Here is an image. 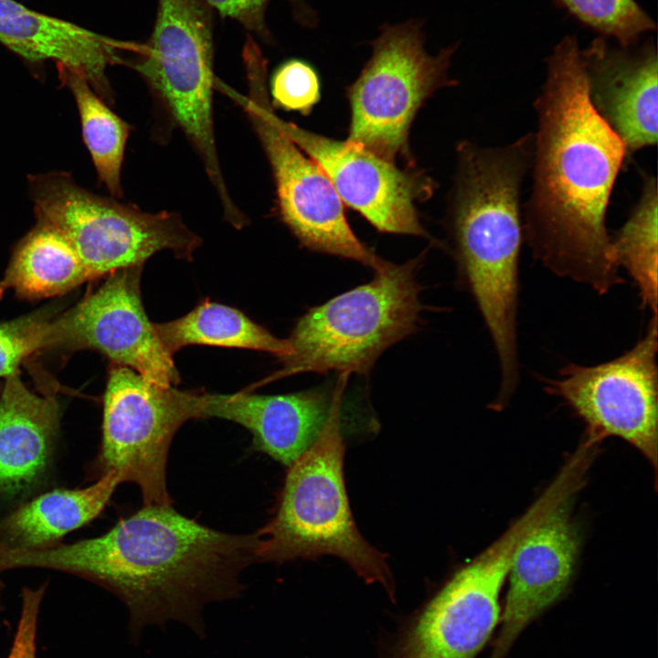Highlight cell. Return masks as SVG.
I'll use <instances>...</instances> for the list:
<instances>
[{
  "instance_id": "cell-24",
  "label": "cell",
  "mask_w": 658,
  "mask_h": 658,
  "mask_svg": "<svg viewBox=\"0 0 658 658\" xmlns=\"http://www.w3.org/2000/svg\"><path fill=\"white\" fill-rule=\"evenodd\" d=\"M80 114L83 141L99 180L112 197L121 198V171L131 126L114 113L81 76L59 69Z\"/></svg>"
},
{
  "instance_id": "cell-7",
  "label": "cell",
  "mask_w": 658,
  "mask_h": 658,
  "mask_svg": "<svg viewBox=\"0 0 658 658\" xmlns=\"http://www.w3.org/2000/svg\"><path fill=\"white\" fill-rule=\"evenodd\" d=\"M37 222L61 233L80 258L90 280L143 266L161 250L190 260L200 238L175 212H146L79 186L65 172L29 177Z\"/></svg>"
},
{
  "instance_id": "cell-3",
  "label": "cell",
  "mask_w": 658,
  "mask_h": 658,
  "mask_svg": "<svg viewBox=\"0 0 658 658\" xmlns=\"http://www.w3.org/2000/svg\"><path fill=\"white\" fill-rule=\"evenodd\" d=\"M533 149L531 133L504 146L460 143L450 196L455 257L494 345L501 373L494 400L501 405L509 402L519 382L520 196Z\"/></svg>"
},
{
  "instance_id": "cell-22",
  "label": "cell",
  "mask_w": 658,
  "mask_h": 658,
  "mask_svg": "<svg viewBox=\"0 0 658 658\" xmlns=\"http://www.w3.org/2000/svg\"><path fill=\"white\" fill-rule=\"evenodd\" d=\"M154 326L162 344L172 355L192 345L262 351L280 360L292 353L288 339L277 338L236 308L207 300L186 315Z\"/></svg>"
},
{
  "instance_id": "cell-19",
  "label": "cell",
  "mask_w": 658,
  "mask_h": 658,
  "mask_svg": "<svg viewBox=\"0 0 658 658\" xmlns=\"http://www.w3.org/2000/svg\"><path fill=\"white\" fill-rule=\"evenodd\" d=\"M53 396L30 391L13 373L0 397V498L20 495L42 478L58 427Z\"/></svg>"
},
{
  "instance_id": "cell-5",
  "label": "cell",
  "mask_w": 658,
  "mask_h": 658,
  "mask_svg": "<svg viewBox=\"0 0 658 658\" xmlns=\"http://www.w3.org/2000/svg\"><path fill=\"white\" fill-rule=\"evenodd\" d=\"M421 259L390 263L370 282L309 309L288 338L292 353L282 366L245 389L305 372L368 373L386 349L418 329Z\"/></svg>"
},
{
  "instance_id": "cell-25",
  "label": "cell",
  "mask_w": 658,
  "mask_h": 658,
  "mask_svg": "<svg viewBox=\"0 0 658 658\" xmlns=\"http://www.w3.org/2000/svg\"><path fill=\"white\" fill-rule=\"evenodd\" d=\"M584 26L601 37L631 48L640 37L655 30V24L635 0H554Z\"/></svg>"
},
{
  "instance_id": "cell-8",
  "label": "cell",
  "mask_w": 658,
  "mask_h": 658,
  "mask_svg": "<svg viewBox=\"0 0 658 658\" xmlns=\"http://www.w3.org/2000/svg\"><path fill=\"white\" fill-rule=\"evenodd\" d=\"M212 9L202 0H158L152 34L132 63L201 159L224 215L236 213L223 177L213 121Z\"/></svg>"
},
{
  "instance_id": "cell-26",
  "label": "cell",
  "mask_w": 658,
  "mask_h": 658,
  "mask_svg": "<svg viewBox=\"0 0 658 658\" xmlns=\"http://www.w3.org/2000/svg\"><path fill=\"white\" fill-rule=\"evenodd\" d=\"M273 104L307 115L321 98L318 72L309 62L290 58L281 63L271 79Z\"/></svg>"
},
{
  "instance_id": "cell-6",
  "label": "cell",
  "mask_w": 658,
  "mask_h": 658,
  "mask_svg": "<svg viewBox=\"0 0 658 658\" xmlns=\"http://www.w3.org/2000/svg\"><path fill=\"white\" fill-rule=\"evenodd\" d=\"M242 58L248 94L237 92L218 79L215 88L247 113L271 168L282 221L309 249L360 262L376 272L385 270L390 262L355 235L330 179L278 125L267 86L268 62L252 37H247Z\"/></svg>"
},
{
  "instance_id": "cell-2",
  "label": "cell",
  "mask_w": 658,
  "mask_h": 658,
  "mask_svg": "<svg viewBox=\"0 0 658 658\" xmlns=\"http://www.w3.org/2000/svg\"><path fill=\"white\" fill-rule=\"evenodd\" d=\"M260 537L218 531L172 504L143 505L101 536L25 549L0 543V573L18 568L64 571L115 594L129 612L130 637L179 621L205 636L203 609L239 597L240 573L258 561Z\"/></svg>"
},
{
  "instance_id": "cell-27",
  "label": "cell",
  "mask_w": 658,
  "mask_h": 658,
  "mask_svg": "<svg viewBox=\"0 0 658 658\" xmlns=\"http://www.w3.org/2000/svg\"><path fill=\"white\" fill-rule=\"evenodd\" d=\"M49 322L25 317L0 325V377L16 372L32 353L48 347Z\"/></svg>"
},
{
  "instance_id": "cell-28",
  "label": "cell",
  "mask_w": 658,
  "mask_h": 658,
  "mask_svg": "<svg viewBox=\"0 0 658 658\" xmlns=\"http://www.w3.org/2000/svg\"><path fill=\"white\" fill-rule=\"evenodd\" d=\"M221 16L239 23L244 28L270 42L271 34L267 27L265 15L271 0H202ZM293 6V13L301 23L314 25L315 16L302 0H288Z\"/></svg>"
},
{
  "instance_id": "cell-23",
  "label": "cell",
  "mask_w": 658,
  "mask_h": 658,
  "mask_svg": "<svg viewBox=\"0 0 658 658\" xmlns=\"http://www.w3.org/2000/svg\"><path fill=\"white\" fill-rule=\"evenodd\" d=\"M640 198L622 227L610 236L615 261L633 280L641 305L657 315L658 196L654 175L641 171Z\"/></svg>"
},
{
  "instance_id": "cell-4",
  "label": "cell",
  "mask_w": 658,
  "mask_h": 658,
  "mask_svg": "<svg viewBox=\"0 0 658 658\" xmlns=\"http://www.w3.org/2000/svg\"><path fill=\"white\" fill-rule=\"evenodd\" d=\"M349 376L339 375L329 416L316 441L288 467L273 516L257 532L258 561L337 557L366 583L380 584L394 600L395 583L387 555L360 534L346 494L340 416Z\"/></svg>"
},
{
  "instance_id": "cell-14",
  "label": "cell",
  "mask_w": 658,
  "mask_h": 658,
  "mask_svg": "<svg viewBox=\"0 0 658 658\" xmlns=\"http://www.w3.org/2000/svg\"><path fill=\"white\" fill-rule=\"evenodd\" d=\"M280 128L324 172L343 203L359 212L377 230L425 236L416 209L434 183L401 170L349 141H338L276 116Z\"/></svg>"
},
{
  "instance_id": "cell-13",
  "label": "cell",
  "mask_w": 658,
  "mask_h": 658,
  "mask_svg": "<svg viewBox=\"0 0 658 658\" xmlns=\"http://www.w3.org/2000/svg\"><path fill=\"white\" fill-rule=\"evenodd\" d=\"M143 267L111 273L95 292L49 322L48 347L90 348L158 385L178 384L173 355L162 344L143 308Z\"/></svg>"
},
{
  "instance_id": "cell-15",
  "label": "cell",
  "mask_w": 658,
  "mask_h": 658,
  "mask_svg": "<svg viewBox=\"0 0 658 658\" xmlns=\"http://www.w3.org/2000/svg\"><path fill=\"white\" fill-rule=\"evenodd\" d=\"M589 101L621 138L625 167L639 150L654 146L658 134V58L655 45L612 47L604 37L580 51Z\"/></svg>"
},
{
  "instance_id": "cell-18",
  "label": "cell",
  "mask_w": 658,
  "mask_h": 658,
  "mask_svg": "<svg viewBox=\"0 0 658 658\" xmlns=\"http://www.w3.org/2000/svg\"><path fill=\"white\" fill-rule=\"evenodd\" d=\"M0 42L28 61L51 60L58 69L83 77L107 102L112 92L106 69L122 63L121 51L133 47L15 0H0Z\"/></svg>"
},
{
  "instance_id": "cell-20",
  "label": "cell",
  "mask_w": 658,
  "mask_h": 658,
  "mask_svg": "<svg viewBox=\"0 0 658 658\" xmlns=\"http://www.w3.org/2000/svg\"><path fill=\"white\" fill-rule=\"evenodd\" d=\"M120 483V476L108 472L85 488L45 493L0 520V543L25 549L51 547L98 516Z\"/></svg>"
},
{
  "instance_id": "cell-10",
  "label": "cell",
  "mask_w": 658,
  "mask_h": 658,
  "mask_svg": "<svg viewBox=\"0 0 658 658\" xmlns=\"http://www.w3.org/2000/svg\"><path fill=\"white\" fill-rule=\"evenodd\" d=\"M564 501L549 485L496 541L460 569L398 642L392 658H473L500 619L499 598L521 541Z\"/></svg>"
},
{
  "instance_id": "cell-11",
  "label": "cell",
  "mask_w": 658,
  "mask_h": 658,
  "mask_svg": "<svg viewBox=\"0 0 658 658\" xmlns=\"http://www.w3.org/2000/svg\"><path fill=\"white\" fill-rule=\"evenodd\" d=\"M199 391L158 385L122 366L109 374L103 398L102 436L97 465L136 484L143 505L172 504L166 486L168 452L187 420L198 419Z\"/></svg>"
},
{
  "instance_id": "cell-30",
  "label": "cell",
  "mask_w": 658,
  "mask_h": 658,
  "mask_svg": "<svg viewBox=\"0 0 658 658\" xmlns=\"http://www.w3.org/2000/svg\"><path fill=\"white\" fill-rule=\"evenodd\" d=\"M1 591H2V585L0 583V610H2V603H1Z\"/></svg>"
},
{
  "instance_id": "cell-12",
  "label": "cell",
  "mask_w": 658,
  "mask_h": 658,
  "mask_svg": "<svg viewBox=\"0 0 658 658\" xmlns=\"http://www.w3.org/2000/svg\"><path fill=\"white\" fill-rule=\"evenodd\" d=\"M657 315L644 335L620 356L595 366L568 364L543 387L586 424L585 436H610L637 448L656 470L658 433Z\"/></svg>"
},
{
  "instance_id": "cell-21",
  "label": "cell",
  "mask_w": 658,
  "mask_h": 658,
  "mask_svg": "<svg viewBox=\"0 0 658 658\" xmlns=\"http://www.w3.org/2000/svg\"><path fill=\"white\" fill-rule=\"evenodd\" d=\"M90 280L67 239L52 227L37 222L16 248L0 281V292L13 290L27 298L52 297Z\"/></svg>"
},
{
  "instance_id": "cell-16",
  "label": "cell",
  "mask_w": 658,
  "mask_h": 658,
  "mask_svg": "<svg viewBox=\"0 0 658 658\" xmlns=\"http://www.w3.org/2000/svg\"><path fill=\"white\" fill-rule=\"evenodd\" d=\"M570 501L535 527L517 547L501 628L491 658H504L524 629L556 603L573 576L579 539Z\"/></svg>"
},
{
  "instance_id": "cell-29",
  "label": "cell",
  "mask_w": 658,
  "mask_h": 658,
  "mask_svg": "<svg viewBox=\"0 0 658 658\" xmlns=\"http://www.w3.org/2000/svg\"><path fill=\"white\" fill-rule=\"evenodd\" d=\"M46 587L44 584L37 589H23L20 615L6 658H37L38 617Z\"/></svg>"
},
{
  "instance_id": "cell-9",
  "label": "cell",
  "mask_w": 658,
  "mask_h": 658,
  "mask_svg": "<svg viewBox=\"0 0 658 658\" xmlns=\"http://www.w3.org/2000/svg\"><path fill=\"white\" fill-rule=\"evenodd\" d=\"M423 21L384 24L370 42L372 54L347 88L351 119L347 141L391 163L406 158L410 165L409 133L424 101L449 78L458 44L436 55L425 49Z\"/></svg>"
},
{
  "instance_id": "cell-1",
  "label": "cell",
  "mask_w": 658,
  "mask_h": 658,
  "mask_svg": "<svg viewBox=\"0 0 658 658\" xmlns=\"http://www.w3.org/2000/svg\"><path fill=\"white\" fill-rule=\"evenodd\" d=\"M580 51L577 37L567 36L546 58L534 101L537 131L523 232L545 268L604 294L624 282L606 216L626 151L589 101Z\"/></svg>"
},
{
  "instance_id": "cell-17",
  "label": "cell",
  "mask_w": 658,
  "mask_h": 658,
  "mask_svg": "<svg viewBox=\"0 0 658 658\" xmlns=\"http://www.w3.org/2000/svg\"><path fill=\"white\" fill-rule=\"evenodd\" d=\"M332 404V392L313 388L287 395L201 392L198 419L236 422L252 434V447L290 467L321 434Z\"/></svg>"
}]
</instances>
